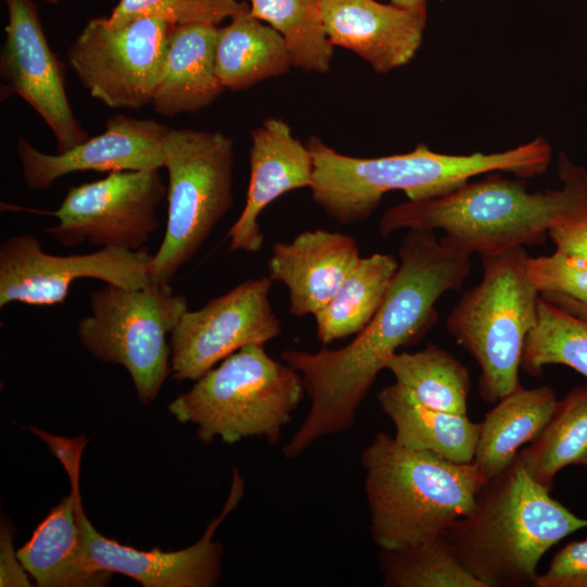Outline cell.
Segmentation results:
<instances>
[{
	"label": "cell",
	"instance_id": "cell-30",
	"mask_svg": "<svg viewBox=\"0 0 587 587\" xmlns=\"http://www.w3.org/2000/svg\"><path fill=\"white\" fill-rule=\"evenodd\" d=\"M547 365H565L587 379V321L539 298L537 321L526 337L521 370L540 376Z\"/></svg>",
	"mask_w": 587,
	"mask_h": 587
},
{
	"label": "cell",
	"instance_id": "cell-12",
	"mask_svg": "<svg viewBox=\"0 0 587 587\" xmlns=\"http://www.w3.org/2000/svg\"><path fill=\"white\" fill-rule=\"evenodd\" d=\"M166 193L159 170L111 172L71 187L59 209L49 213L58 225L45 233L64 247L88 242L136 251L159 228L158 209Z\"/></svg>",
	"mask_w": 587,
	"mask_h": 587
},
{
	"label": "cell",
	"instance_id": "cell-3",
	"mask_svg": "<svg viewBox=\"0 0 587 587\" xmlns=\"http://www.w3.org/2000/svg\"><path fill=\"white\" fill-rule=\"evenodd\" d=\"M305 145L313 158L312 198L342 225L369 218L389 191L400 190L408 200H424L485 173L508 172L525 179L545 173L552 155L541 137L503 152L463 155L435 152L420 143L408 153L355 158L339 153L315 136Z\"/></svg>",
	"mask_w": 587,
	"mask_h": 587
},
{
	"label": "cell",
	"instance_id": "cell-14",
	"mask_svg": "<svg viewBox=\"0 0 587 587\" xmlns=\"http://www.w3.org/2000/svg\"><path fill=\"white\" fill-rule=\"evenodd\" d=\"M147 247L130 251L100 248L86 254L46 253L29 234L9 237L0 246V307L12 302L30 305L62 303L71 285L95 278L124 288H145L151 282Z\"/></svg>",
	"mask_w": 587,
	"mask_h": 587
},
{
	"label": "cell",
	"instance_id": "cell-22",
	"mask_svg": "<svg viewBox=\"0 0 587 587\" xmlns=\"http://www.w3.org/2000/svg\"><path fill=\"white\" fill-rule=\"evenodd\" d=\"M377 402L392 422L394 438L401 446L457 463L473 462L480 423L472 422L467 414L429 408L396 382L378 392Z\"/></svg>",
	"mask_w": 587,
	"mask_h": 587
},
{
	"label": "cell",
	"instance_id": "cell-6",
	"mask_svg": "<svg viewBox=\"0 0 587 587\" xmlns=\"http://www.w3.org/2000/svg\"><path fill=\"white\" fill-rule=\"evenodd\" d=\"M304 396L298 371L274 360L264 345H249L197 379L168 411L178 422L195 424L207 445L216 437L229 445L249 437L276 445Z\"/></svg>",
	"mask_w": 587,
	"mask_h": 587
},
{
	"label": "cell",
	"instance_id": "cell-19",
	"mask_svg": "<svg viewBox=\"0 0 587 587\" xmlns=\"http://www.w3.org/2000/svg\"><path fill=\"white\" fill-rule=\"evenodd\" d=\"M354 238L326 229L303 230L291 241L274 242L268 277L289 292V314L314 315L334 297L361 260Z\"/></svg>",
	"mask_w": 587,
	"mask_h": 587
},
{
	"label": "cell",
	"instance_id": "cell-36",
	"mask_svg": "<svg viewBox=\"0 0 587 587\" xmlns=\"http://www.w3.org/2000/svg\"><path fill=\"white\" fill-rule=\"evenodd\" d=\"M541 299L587 321V304L562 296L540 297Z\"/></svg>",
	"mask_w": 587,
	"mask_h": 587
},
{
	"label": "cell",
	"instance_id": "cell-2",
	"mask_svg": "<svg viewBox=\"0 0 587 587\" xmlns=\"http://www.w3.org/2000/svg\"><path fill=\"white\" fill-rule=\"evenodd\" d=\"M559 189L528 192L524 178L490 175L435 198L408 200L387 209L382 237L402 229H441L440 242L480 257L542 243L548 232L587 204V171L561 152Z\"/></svg>",
	"mask_w": 587,
	"mask_h": 587
},
{
	"label": "cell",
	"instance_id": "cell-11",
	"mask_svg": "<svg viewBox=\"0 0 587 587\" xmlns=\"http://www.w3.org/2000/svg\"><path fill=\"white\" fill-rule=\"evenodd\" d=\"M174 26L155 17L122 27L92 18L68 47L67 61L91 97L111 109L139 110L162 77Z\"/></svg>",
	"mask_w": 587,
	"mask_h": 587
},
{
	"label": "cell",
	"instance_id": "cell-37",
	"mask_svg": "<svg viewBox=\"0 0 587 587\" xmlns=\"http://www.w3.org/2000/svg\"><path fill=\"white\" fill-rule=\"evenodd\" d=\"M391 3L416 10H426V0H390Z\"/></svg>",
	"mask_w": 587,
	"mask_h": 587
},
{
	"label": "cell",
	"instance_id": "cell-25",
	"mask_svg": "<svg viewBox=\"0 0 587 587\" xmlns=\"http://www.w3.org/2000/svg\"><path fill=\"white\" fill-rule=\"evenodd\" d=\"M399 267L391 254L361 258L332 300L313 316L323 346L363 330L384 302Z\"/></svg>",
	"mask_w": 587,
	"mask_h": 587
},
{
	"label": "cell",
	"instance_id": "cell-32",
	"mask_svg": "<svg viewBox=\"0 0 587 587\" xmlns=\"http://www.w3.org/2000/svg\"><path fill=\"white\" fill-rule=\"evenodd\" d=\"M525 264L539 297L562 296L587 304V259L555 250L527 255Z\"/></svg>",
	"mask_w": 587,
	"mask_h": 587
},
{
	"label": "cell",
	"instance_id": "cell-15",
	"mask_svg": "<svg viewBox=\"0 0 587 587\" xmlns=\"http://www.w3.org/2000/svg\"><path fill=\"white\" fill-rule=\"evenodd\" d=\"M5 4L1 91L22 97L52 130L57 153L68 151L90 136L73 113L64 66L47 41L33 0H5Z\"/></svg>",
	"mask_w": 587,
	"mask_h": 587
},
{
	"label": "cell",
	"instance_id": "cell-17",
	"mask_svg": "<svg viewBox=\"0 0 587 587\" xmlns=\"http://www.w3.org/2000/svg\"><path fill=\"white\" fill-rule=\"evenodd\" d=\"M249 167L245 207L227 233L234 252H259L264 242L262 211L283 195L312 185V154L282 118H267L251 132Z\"/></svg>",
	"mask_w": 587,
	"mask_h": 587
},
{
	"label": "cell",
	"instance_id": "cell-7",
	"mask_svg": "<svg viewBox=\"0 0 587 587\" xmlns=\"http://www.w3.org/2000/svg\"><path fill=\"white\" fill-rule=\"evenodd\" d=\"M527 255L516 247L480 257V283L463 292L446 319L449 334L478 364L479 395L488 403L521 385L523 349L540 298L526 272Z\"/></svg>",
	"mask_w": 587,
	"mask_h": 587
},
{
	"label": "cell",
	"instance_id": "cell-35",
	"mask_svg": "<svg viewBox=\"0 0 587 587\" xmlns=\"http://www.w3.org/2000/svg\"><path fill=\"white\" fill-rule=\"evenodd\" d=\"M14 529L8 524H1L0 532V586L28 587L32 586L26 570L14 553Z\"/></svg>",
	"mask_w": 587,
	"mask_h": 587
},
{
	"label": "cell",
	"instance_id": "cell-5",
	"mask_svg": "<svg viewBox=\"0 0 587 587\" xmlns=\"http://www.w3.org/2000/svg\"><path fill=\"white\" fill-rule=\"evenodd\" d=\"M360 462L371 536L380 549L447 535L486 480L474 462L410 449L383 432L364 448Z\"/></svg>",
	"mask_w": 587,
	"mask_h": 587
},
{
	"label": "cell",
	"instance_id": "cell-29",
	"mask_svg": "<svg viewBox=\"0 0 587 587\" xmlns=\"http://www.w3.org/2000/svg\"><path fill=\"white\" fill-rule=\"evenodd\" d=\"M250 13L285 39L294 66L307 73L330 70L334 46L322 22L321 0H250Z\"/></svg>",
	"mask_w": 587,
	"mask_h": 587
},
{
	"label": "cell",
	"instance_id": "cell-27",
	"mask_svg": "<svg viewBox=\"0 0 587 587\" xmlns=\"http://www.w3.org/2000/svg\"><path fill=\"white\" fill-rule=\"evenodd\" d=\"M386 370L423 404L467 414L470 372L446 349L428 344L416 352H397L389 359Z\"/></svg>",
	"mask_w": 587,
	"mask_h": 587
},
{
	"label": "cell",
	"instance_id": "cell-9",
	"mask_svg": "<svg viewBox=\"0 0 587 587\" xmlns=\"http://www.w3.org/2000/svg\"><path fill=\"white\" fill-rule=\"evenodd\" d=\"M91 313L77 326L82 346L95 358L122 365L141 403L152 402L171 373L167 336L188 310L170 284L132 289L111 284L89 295Z\"/></svg>",
	"mask_w": 587,
	"mask_h": 587
},
{
	"label": "cell",
	"instance_id": "cell-34",
	"mask_svg": "<svg viewBox=\"0 0 587 587\" xmlns=\"http://www.w3.org/2000/svg\"><path fill=\"white\" fill-rule=\"evenodd\" d=\"M555 250L587 259V204L548 232Z\"/></svg>",
	"mask_w": 587,
	"mask_h": 587
},
{
	"label": "cell",
	"instance_id": "cell-10",
	"mask_svg": "<svg viewBox=\"0 0 587 587\" xmlns=\"http://www.w3.org/2000/svg\"><path fill=\"white\" fill-rule=\"evenodd\" d=\"M38 437L46 442L66 471L82 539L92 565L98 571L128 576L145 587H213L221 576L223 547L213 539L224 519L238 505L245 482L234 467L229 495L222 512L213 519L202 537L178 551L139 550L101 535L88 520L80 499L79 472L87 439L52 435L42 429Z\"/></svg>",
	"mask_w": 587,
	"mask_h": 587
},
{
	"label": "cell",
	"instance_id": "cell-28",
	"mask_svg": "<svg viewBox=\"0 0 587 587\" xmlns=\"http://www.w3.org/2000/svg\"><path fill=\"white\" fill-rule=\"evenodd\" d=\"M387 587H485L459 560L447 535L395 549H380Z\"/></svg>",
	"mask_w": 587,
	"mask_h": 587
},
{
	"label": "cell",
	"instance_id": "cell-23",
	"mask_svg": "<svg viewBox=\"0 0 587 587\" xmlns=\"http://www.w3.org/2000/svg\"><path fill=\"white\" fill-rule=\"evenodd\" d=\"M557 402L555 391L549 386L520 385L495 403L480 422L473 460L486 479L505 469L521 447L540 434Z\"/></svg>",
	"mask_w": 587,
	"mask_h": 587
},
{
	"label": "cell",
	"instance_id": "cell-13",
	"mask_svg": "<svg viewBox=\"0 0 587 587\" xmlns=\"http://www.w3.org/2000/svg\"><path fill=\"white\" fill-rule=\"evenodd\" d=\"M272 283L268 275L247 279L187 310L170 335L172 377L196 382L237 350L277 338L282 325L270 301Z\"/></svg>",
	"mask_w": 587,
	"mask_h": 587
},
{
	"label": "cell",
	"instance_id": "cell-20",
	"mask_svg": "<svg viewBox=\"0 0 587 587\" xmlns=\"http://www.w3.org/2000/svg\"><path fill=\"white\" fill-rule=\"evenodd\" d=\"M218 28L211 24L173 27L163 74L150 102L158 114L199 112L225 90L215 70Z\"/></svg>",
	"mask_w": 587,
	"mask_h": 587
},
{
	"label": "cell",
	"instance_id": "cell-1",
	"mask_svg": "<svg viewBox=\"0 0 587 587\" xmlns=\"http://www.w3.org/2000/svg\"><path fill=\"white\" fill-rule=\"evenodd\" d=\"M386 298L366 327L347 346L316 352L286 350L282 361L300 373L310 410L283 447L294 459L323 436L350 429L380 371L399 348L420 341L438 319L437 301L461 289L471 255L444 246L434 230L409 229Z\"/></svg>",
	"mask_w": 587,
	"mask_h": 587
},
{
	"label": "cell",
	"instance_id": "cell-31",
	"mask_svg": "<svg viewBox=\"0 0 587 587\" xmlns=\"http://www.w3.org/2000/svg\"><path fill=\"white\" fill-rule=\"evenodd\" d=\"M250 8L237 0H120L107 21L112 27H122L134 20L155 17L172 25H218Z\"/></svg>",
	"mask_w": 587,
	"mask_h": 587
},
{
	"label": "cell",
	"instance_id": "cell-24",
	"mask_svg": "<svg viewBox=\"0 0 587 587\" xmlns=\"http://www.w3.org/2000/svg\"><path fill=\"white\" fill-rule=\"evenodd\" d=\"M294 66L284 37L250 13V8L218 28L215 70L223 87L248 89L262 80L278 77Z\"/></svg>",
	"mask_w": 587,
	"mask_h": 587
},
{
	"label": "cell",
	"instance_id": "cell-8",
	"mask_svg": "<svg viewBox=\"0 0 587 587\" xmlns=\"http://www.w3.org/2000/svg\"><path fill=\"white\" fill-rule=\"evenodd\" d=\"M167 220L151 257L152 283L170 284L234 204V141L221 132L170 128L163 142Z\"/></svg>",
	"mask_w": 587,
	"mask_h": 587
},
{
	"label": "cell",
	"instance_id": "cell-38",
	"mask_svg": "<svg viewBox=\"0 0 587 587\" xmlns=\"http://www.w3.org/2000/svg\"><path fill=\"white\" fill-rule=\"evenodd\" d=\"M37 1H41V2H45V3H48V4H55L59 2V0H37Z\"/></svg>",
	"mask_w": 587,
	"mask_h": 587
},
{
	"label": "cell",
	"instance_id": "cell-4",
	"mask_svg": "<svg viewBox=\"0 0 587 587\" xmlns=\"http://www.w3.org/2000/svg\"><path fill=\"white\" fill-rule=\"evenodd\" d=\"M587 528L523 466L519 453L486 479L471 510L447 533L463 566L485 587L533 585L554 545Z\"/></svg>",
	"mask_w": 587,
	"mask_h": 587
},
{
	"label": "cell",
	"instance_id": "cell-33",
	"mask_svg": "<svg viewBox=\"0 0 587 587\" xmlns=\"http://www.w3.org/2000/svg\"><path fill=\"white\" fill-rule=\"evenodd\" d=\"M536 587H587V538L566 544L538 574Z\"/></svg>",
	"mask_w": 587,
	"mask_h": 587
},
{
	"label": "cell",
	"instance_id": "cell-16",
	"mask_svg": "<svg viewBox=\"0 0 587 587\" xmlns=\"http://www.w3.org/2000/svg\"><path fill=\"white\" fill-rule=\"evenodd\" d=\"M168 130L155 120L120 113L105 122L103 133L68 151L47 154L21 136L16 151L27 188L41 191L75 172L160 170L164 167L163 142Z\"/></svg>",
	"mask_w": 587,
	"mask_h": 587
},
{
	"label": "cell",
	"instance_id": "cell-26",
	"mask_svg": "<svg viewBox=\"0 0 587 587\" xmlns=\"http://www.w3.org/2000/svg\"><path fill=\"white\" fill-rule=\"evenodd\" d=\"M528 474L551 490L557 474L569 465L587 467V385L558 400L540 434L520 450Z\"/></svg>",
	"mask_w": 587,
	"mask_h": 587
},
{
	"label": "cell",
	"instance_id": "cell-18",
	"mask_svg": "<svg viewBox=\"0 0 587 587\" xmlns=\"http://www.w3.org/2000/svg\"><path fill=\"white\" fill-rule=\"evenodd\" d=\"M325 34L386 74L408 64L419 50L427 10L403 8L375 0H321Z\"/></svg>",
	"mask_w": 587,
	"mask_h": 587
},
{
	"label": "cell",
	"instance_id": "cell-21",
	"mask_svg": "<svg viewBox=\"0 0 587 587\" xmlns=\"http://www.w3.org/2000/svg\"><path fill=\"white\" fill-rule=\"evenodd\" d=\"M16 553L26 572L40 587L104 586L112 575L98 571L89 559L72 492L51 509Z\"/></svg>",
	"mask_w": 587,
	"mask_h": 587
}]
</instances>
